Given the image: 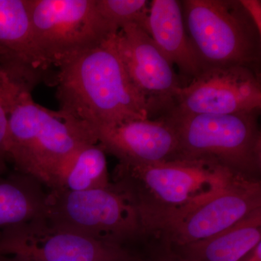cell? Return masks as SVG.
Masks as SVG:
<instances>
[{"mask_svg": "<svg viewBox=\"0 0 261 261\" xmlns=\"http://www.w3.org/2000/svg\"><path fill=\"white\" fill-rule=\"evenodd\" d=\"M115 46L132 84L147 105L150 119L166 116L183 86L174 65L150 36L136 24L113 35Z\"/></svg>", "mask_w": 261, "mask_h": 261, "instance_id": "cell-10", "label": "cell"}, {"mask_svg": "<svg viewBox=\"0 0 261 261\" xmlns=\"http://www.w3.org/2000/svg\"><path fill=\"white\" fill-rule=\"evenodd\" d=\"M28 5L38 51L55 72L117 33L96 0H28Z\"/></svg>", "mask_w": 261, "mask_h": 261, "instance_id": "cell-7", "label": "cell"}, {"mask_svg": "<svg viewBox=\"0 0 261 261\" xmlns=\"http://www.w3.org/2000/svg\"><path fill=\"white\" fill-rule=\"evenodd\" d=\"M240 261H261V243Z\"/></svg>", "mask_w": 261, "mask_h": 261, "instance_id": "cell-22", "label": "cell"}, {"mask_svg": "<svg viewBox=\"0 0 261 261\" xmlns=\"http://www.w3.org/2000/svg\"><path fill=\"white\" fill-rule=\"evenodd\" d=\"M27 175L0 176V228L43 218L46 192Z\"/></svg>", "mask_w": 261, "mask_h": 261, "instance_id": "cell-16", "label": "cell"}, {"mask_svg": "<svg viewBox=\"0 0 261 261\" xmlns=\"http://www.w3.org/2000/svg\"><path fill=\"white\" fill-rule=\"evenodd\" d=\"M260 110V73L243 66L211 67L182 86L166 116L226 115Z\"/></svg>", "mask_w": 261, "mask_h": 261, "instance_id": "cell-9", "label": "cell"}, {"mask_svg": "<svg viewBox=\"0 0 261 261\" xmlns=\"http://www.w3.org/2000/svg\"><path fill=\"white\" fill-rule=\"evenodd\" d=\"M111 183L106 152L97 142L84 145L72 154L58 169L49 190L84 192Z\"/></svg>", "mask_w": 261, "mask_h": 261, "instance_id": "cell-17", "label": "cell"}, {"mask_svg": "<svg viewBox=\"0 0 261 261\" xmlns=\"http://www.w3.org/2000/svg\"><path fill=\"white\" fill-rule=\"evenodd\" d=\"M260 111L166 117L179 142V159H209L247 177L261 171Z\"/></svg>", "mask_w": 261, "mask_h": 261, "instance_id": "cell-6", "label": "cell"}, {"mask_svg": "<svg viewBox=\"0 0 261 261\" xmlns=\"http://www.w3.org/2000/svg\"><path fill=\"white\" fill-rule=\"evenodd\" d=\"M240 3L261 34L260 0H240Z\"/></svg>", "mask_w": 261, "mask_h": 261, "instance_id": "cell-21", "label": "cell"}, {"mask_svg": "<svg viewBox=\"0 0 261 261\" xmlns=\"http://www.w3.org/2000/svg\"><path fill=\"white\" fill-rule=\"evenodd\" d=\"M239 175L212 160L178 159L149 165L119 162L115 182L135 199L146 234L154 237Z\"/></svg>", "mask_w": 261, "mask_h": 261, "instance_id": "cell-2", "label": "cell"}, {"mask_svg": "<svg viewBox=\"0 0 261 261\" xmlns=\"http://www.w3.org/2000/svg\"><path fill=\"white\" fill-rule=\"evenodd\" d=\"M0 261H23L18 260V259L14 258V257L9 256H4V255H0Z\"/></svg>", "mask_w": 261, "mask_h": 261, "instance_id": "cell-23", "label": "cell"}, {"mask_svg": "<svg viewBox=\"0 0 261 261\" xmlns=\"http://www.w3.org/2000/svg\"><path fill=\"white\" fill-rule=\"evenodd\" d=\"M96 135L106 153L120 163L149 165L179 159L177 133L166 117L125 122Z\"/></svg>", "mask_w": 261, "mask_h": 261, "instance_id": "cell-13", "label": "cell"}, {"mask_svg": "<svg viewBox=\"0 0 261 261\" xmlns=\"http://www.w3.org/2000/svg\"><path fill=\"white\" fill-rule=\"evenodd\" d=\"M145 256H139L137 261H182L168 245L161 242L152 246Z\"/></svg>", "mask_w": 261, "mask_h": 261, "instance_id": "cell-20", "label": "cell"}, {"mask_svg": "<svg viewBox=\"0 0 261 261\" xmlns=\"http://www.w3.org/2000/svg\"><path fill=\"white\" fill-rule=\"evenodd\" d=\"M0 255L23 261H135L128 247L101 241L44 218L3 228Z\"/></svg>", "mask_w": 261, "mask_h": 261, "instance_id": "cell-8", "label": "cell"}, {"mask_svg": "<svg viewBox=\"0 0 261 261\" xmlns=\"http://www.w3.org/2000/svg\"><path fill=\"white\" fill-rule=\"evenodd\" d=\"M260 243L261 207L211 238L182 246H168L182 261H240Z\"/></svg>", "mask_w": 261, "mask_h": 261, "instance_id": "cell-15", "label": "cell"}, {"mask_svg": "<svg viewBox=\"0 0 261 261\" xmlns=\"http://www.w3.org/2000/svg\"><path fill=\"white\" fill-rule=\"evenodd\" d=\"M181 7L203 69L243 66L260 73L261 34L240 0H184Z\"/></svg>", "mask_w": 261, "mask_h": 261, "instance_id": "cell-4", "label": "cell"}, {"mask_svg": "<svg viewBox=\"0 0 261 261\" xmlns=\"http://www.w3.org/2000/svg\"><path fill=\"white\" fill-rule=\"evenodd\" d=\"M137 259H138V258H137ZM137 260H136L135 261H137Z\"/></svg>", "mask_w": 261, "mask_h": 261, "instance_id": "cell-24", "label": "cell"}, {"mask_svg": "<svg viewBox=\"0 0 261 261\" xmlns=\"http://www.w3.org/2000/svg\"><path fill=\"white\" fill-rule=\"evenodd\" d=\"M147 33L174 67H177L182 82L185 79L184 85L203 70L185 28L181 1H150Z\"/></svg>", "mask_w": 261, "mask_h": 261, "instance_id": "cell-14", "label": "cell"}, {"mask_svg": "<svg viewBox=\"0 0 261 261\" xmlns=\"http://www.w3.org/2000/svg\"><path fill=\"white\" fill-rule=\"evenodd\" d=\"M43 218L49 224L122 246L147 238L135 199L117 182L84 192L51 189L46 193Z\"/></svg>", "mask_w": 261, "mask_h": 261, "instance_id": "cell-5", "label": "cell"}, {"mask_svg": "<svg viewBox=\"0 0 261 261\" xmlns=\"http://www.w3.org/2000/svg\"><path fill=\"white\" fill-rule=\"evenodd\" d=\"M0 67L15 82L31 89L54 82L34 42L28 0H0Z\"/></svg>", "mask_w": 261, "mask_h": 261, "instance_id": "cell-12", "label": "cell"}, {"mask_svg": "<svg viewBox=\"0 0 261 261\" xmlns=\"http://www.w3.org/2000/svg\"><path fill=\"white\" fill-rule=\"evenodd\" d=\"M12 80L0 67V176L7 171V137L9 117V101Z\"/></svg>", "mask_w": 261, "mask_h": 261, "instance_id": "cell-19", "label": "cell"}, {"mask_svg": "<svg viewBox=\"0 0 261 261\" xmlns=\"http://www.w3.org/2000/svg\"><path fill=\"white\" fill-rule=\"evenodd\" d=\"M114 34L55 73L59 111L95 134L125 122L149 118L147 105L117 51Z\"/></svg>", "mask_w": 261, "mask_h": 261, "instance_id": "cell-1", "label": "cell"}, {"mask_svg": "<svg viewBox=\"0 0 261 261\" xmlns=\"http://www.w3.org/2000/svg\"><path fill=\"white\" fill-rule=\"evenodd\" d=\"M149 5L147 0H96L99 14L116 32L133 23L147 33Z\"/></svg>", "mask_w": 261, "mask_h": 261, "instance_id": "cell-18", "label": "cell"}, {"mask_svg": "<svg viewBox=\"0 0 261 261\" xmlns=\"http://www.w3.org/2000/svg\"><path fill=\"white\" fill-rule=\"evenodd\" d=\"M32 89L12 80L7 154L19 173L49 189L58 169L72 154L97 143L93 130L61 111L37 104Z\"/></svg>", "mask_w": 261, "mask_h": 261, "instance_id": "cell-3", "label": "cell"}, {"mask_svg": "<svg viewBox=\"0 0 261 261\" xmlns=\"http://www.w3.org/2000/svg\"><path fill=\"white\" fill-rule=\"evenodd\" d=\"M261 207V182L239 175L219 193L181 219L163 228L155 238L178 247L214 236Z\"/></svg>", "mask_w": 261, "mask_h": 261, "instance_id": "cell-11", "label": "cell"}]
</instances>
